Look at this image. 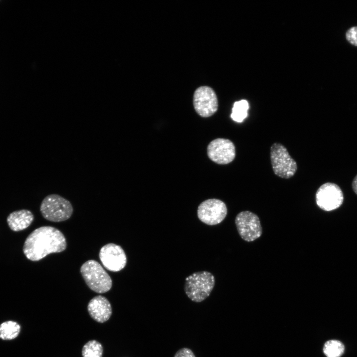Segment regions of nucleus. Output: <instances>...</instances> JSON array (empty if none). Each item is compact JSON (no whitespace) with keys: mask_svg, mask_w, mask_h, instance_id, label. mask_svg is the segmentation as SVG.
<instances>
[{"mask_svg":"<svg viewBox=\"0 0 357 357\" xmlns=\"http://www.w3.org/2000/svg\"><path fill=\"white\" fill-rule=\"evenodd\" d=\"M270 160L274 174L280 178H290L297 171L296 161L287 148L279 143H274L271 146Z\"/></svg>","mask_w":357,"mask_h":357,"instance_id":"5","label":"nucleus"},{"mask_svg":"<svg viewBox=\"0 0 357 357\" xmlns=\"http://www.w3.org/2000/svg\"><path fill=\"white\" fill-rule=\"evenodd\" d=\"M99 256L105 268L112 272L121 270L127 263V257L124 250L120 245L113 243L103 246Z\"/></svg>","mask_w":357,"mask_h":357,"instance_id":"10","label":"nucleus"},{"mask_svg":"<svg viewBox=\"0 0 357 357\" xmlns=\"http://www.w3.org/2000/svg\"><path fill=\"white\" fill-rule=\"evenodd\" d=\"M345 36L350 44L357 47V26L349 28L347 31Z\"/></svg>","mask_w":357,"mask_h":357,"instance_id":"18","label":"nucleus"},{"mask_svg":"<svg viewBox=\"0 0 357 357\" xmlns=\"http://www.w3.org/2000/svg\"><path fill=\"white\" fill-rule=\"evenodd\" d=\"M249 105L245 100L236 102L232 109L231 117L234 121L241 122L247 116Z\"/></svg>","mask_w":357,"mask_h":357,"instance_id":"16","label":"nucleus"},{"mask_svg":"<svg viewBox=\"0 0 357 357\" xmlns=\"http://www.w3.org/2000/svg\"><path fill=\"white\" fill-rule=\"evenodd\" d=\"M63 234L51 226H42L34 230L25 240L23 251L27 259L37 261L53 253H59L66 248Z\"/></svg>","mask_w":357,"mask_h":357,"instance_id":"1","label":"nucleus"},{"mask_svg":"<svg viewBox=\"0 0 357 357\" xmlns=\"http://www.w3.org/2000/svg\"><path fill=\"white\" fill-rule=\"evenodd\" d=\"M80 271L86 285L93 291L103 294L111 289V277L97 261H86L81 266Z\"/></svg>","mask_w":357,"mask_h":357,"instance_id":"3","label":"nucleus"},{"mask_svg":"<svg viewBox=\"0 0 357 357\" xmlns=\"http://www.w3.org/2000/svg\"><path fill=\"white\" fill-rule=\"evenodd\" d=\"M20 331V326L13 321H7L0 324V338L11 340L16 338Z\"/></svg>","mask_w":357,"mask_h":357,"instance_id":"14","label":"nucleus"},{"mask_svg":"<svg viewBox=\"0 0 357 357\" xmlns=\"http://www.w3.org/2000/svg\"><path fill=\"white\" fill-rule=\"evenodd\" d=\"M34 220L32 213L26 209L15 211L7 218V222L10 229L14 232H18L28 228Z\"/></svg>","mask_w":357,"mask_h":357,"instance_id":"13","label":"nucleus"},{"mask_svg":"<svg viewBox=\"0 0 357 357\" xmlns=\"http://www.w3.org/2000/svg\"><path fill=\"white\" fill-rule=\"evenodd\" d=\"M40 210L45 219L54 222L68 220L73 211L70 201L57 194L46 196L41 203Z\"/></svg>","mask_w":357,"mask_h":357,"instance_id":"4","label":"nucleus"},{"mask_svg":"<svg viewBox=\"0 0 357 357\" xmlns=\"http://www.w3.org/2000/svg\"><path fill=\"white\" fill-rule=\"evenodd\" d=\"M215 283V277L211 273L206 271L196 272L185 278L184 291L190 300L200 302L209 296Z\"/></svg>","mask_w":357,"mask_h":357,"instance_id":"2","label":"nucleus"},{"mask_svg":"<svg viewBox=\"0 0 357 357\" xmlns=\"http://www.w3.org/2000/svg\"><path fill=\"white\" fill-rule=\"evenodd\" d=\"M207 151L209 158L220 165L232 162L236 157L235 146L228 139L217 138L212 140L208 145Z\"/></svg>","mask_w":357,"mask_h":357,"instance_id":"11","label":"nucleus"},{"mask_svg":"<svg viewBox=\"0 0 357 357\" xmlns=\"http://www.w3.org/2000/svg\"><path fill=\"white\" fill-rule=\"evenodd\" d=\"M103 353L102 344L96 340H90L87 342L82 350L83 357H102Z\"/></svg>","mask_w":357,"mask_h":357,"instance_id":"17","label":"nucleus"},{"mask_svg":"<svg viewBox=\"0 0 357 357\" xmlns=\"http://www.w3.org/2000/svg\"><path fill=\"white\" fill-rule=\"evenodd\" d=\"M345 346L340 341L330 340L324 344L323 351L327 357H341L344 353Z\"/></svg>","mask_w":357,"mask_h":357,"instance_id":"15","label":"nucleus"},{"mask_svg":"<svg viewBox=\"0 0 357 357\" xmlns=\"http://www.w3.org/2000/svg\"><path fill=\"white\" fill-rule=\"evenodd\" d=\"M87 310L90 316L99 323L108 320L112 313L110 301L106 298L101 295L94 297L89 301Z\"/></svg>","mask_w":357,"mask_h":357,"instance_id":"12","label":"nucleus"},{"mask_svg":"<svg viewBox=\"0 0 357 357\" xmlns=\"http://www.w3.org/2000/svg\"><path fill=\"white\" fill-rule=\"evenodd\" d=\"M174 357H195V356L191 350L183 348L178 350Z\"/></svg>","mask_w":357,"mask_h":357,"instance_id":"19","label":"nucleus"},{"mask_svg":"<svg viewBox=\"0 0 357 357\" xmlns=\"http://www.w3.org/2000/svg\"><path fill=\"white\" fill-rule=\"evenodd\" d=\"M238 232L244 240L251 242L258 238L262 235V229L259 217L249 211L239 212L235 218Z\"/></svg>","mask_w":357,"mask_h":357,"instance_id":"6","label":"nucleus"},{"mask_svg":"<svg viewBox=\"0 0 357 357\" xmlns=\"http://www.w3.org/2000/svg\"><path fill=\"white\" fill-rule=\"evenodd\" d=\"M352 188L354 192L357 195V175L353 179L352 182Z\"/></svg>","mask_w":357,"mask_h":357,"instance_id":"20","label":"nucleus"},{"mask_svg":"<svg viewBox=\"0 0 357 357\" xmlns=\"http://www.w3.org/2000/svg\"><path fill=\"white\" fill-rule=\"evenodd\" d=\"M315 200L320 209L325 211H331L339 208L343 204V193L337 184L326 182L317 189Z\"/></svg>","mask_w":357,"mask_h":357,"instance_id":"8","label":"nucleus"},{"mask_svg":"<svg viewBox=\"0 0 357 357\" xmlns=\"http://www.w3.org/2000/svg\"><path fill=\"white\" fill-rule=\"evenodd\" d=\"M218 100L214 91L208 86H201L195 91L193 106L195 111L202 117L207 118L216 112Z\"/></svg>","mask_w":357,"mask_h":357,"instance_id":"9","label":"nucleus"},{"mask_svg":"<svg viewBox=\"0 0 357 357\" xmlns=\"http://www.w3.org/2000/svg\"><path fill=\"white\" fill-rule=\"evenodd\" d=\"M228 210L226 204L215 198L208 199L201 202L197 208V217L203 223L216 225L226 218Z\"/></svg>","mask_w":357,"mask_h":357,"instance_id":"7","label":"nucleus"}]
</instances>
